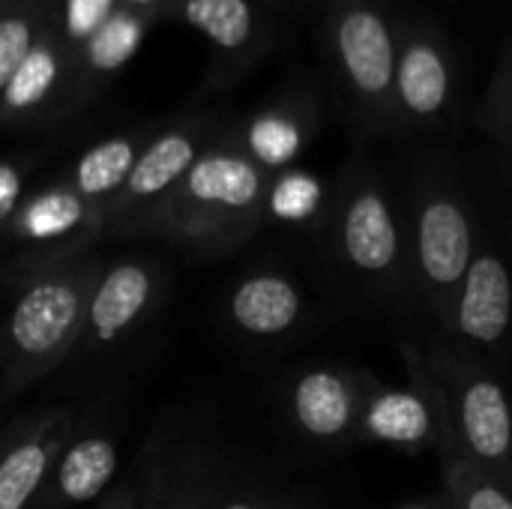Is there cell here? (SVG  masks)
I'll use <instances>...</instances> for the list:
<instances>
[{
  "label": "cell",
  "instance_id": "29",
  "mask_svg": "<svg viewBox=\"0 0 512 509\" xmlns=\"http://www.w3.org/2000/svg\"><path fill=\"white\" fill-rule=\"evenodd\" d=\"M204 509H276L258 498H246V495H222L216 501H204Z\"/></svg>",
  "mask_w": 512,
  "mask_h": 509
},
{
  "label": "cell",
  "instance_id": "28",
  "mask_svg": "<svg viewBox=\"0 0 512 509\" xmlns=\"http://www.w3.org/2000/svg\"><path fill=\"white\" fill-rule=\"evenodd\" d=\"M114 3H117V6L138 9V12H147V15H153V18L159 21V18H171L180 0H114Z\"/></svg>",
  "mask_w": 512,
  "mask_h": 509
},
{
  "label": "cell",
  "instance_id": "26",
  "mask_svg": "<svg viewBox=\"0 0 512 509\" xmlns=\"http://www.w3.org/2000/svg\"><path fill=\"white\" fill-rule=\"evenodd\" d=\"M114 9V0H60V33L66 54L72 57Z\"/></svg>",
  "mask_w": 512,
  "mask_h": 509
},
{
  "label": "cell",
  "instance_id": "8",
  "mask_svg": "<svg viewBox=\"0 0 512 509\" xmlns=\"http://www.w3.org/2000/svg\"><path fill=\"white\" fill-rule=\"evenodd\" d=\"M459 63L450 36L426 18L399 21L393 111L396 135L447 129L456 114Z\"/></svg>",
  "mask_w": 512,
  "mask_h": 509
},
{
  "label": "cell",
  "instance_id": "10",
  "mask_svg": "<svg viewBox=\"0 0 512 509\" xmlns=\"http://www.w3.org/2000/svg\"><path fill=\"white\" fill-rule=\"evenodd\" d=\"M0 237L33 249V264L69 261L105 237V216L57 180L24 195Z\"/></svg>",
  "mask_w": 512,
  "mask_h": 509
},
{
  "label": "cell",
  "instance_id": "5",
  "mask_svg": "<svg viewBox=\"0 0 512 509\" xmlns=\"http://www.w3.org/2000/svg\"><path fill=\"white\" fill-rule=\"evenodd\" d=\"M396 42L399 18L384 0H327V60L354 123L369 135H396Z\"/></svg>",
  "mask_w": 512,
  "mask_h": 509
},
{
  "label": "cell",
  "instance_id": "33",
  "mask_svg": "<svg viewBox=\"0 0 512 509\" xmlns=\"http://www.w3.org/2000/svg\"><path fill=\"white\" fill-rule=\"evenodd\" d=\"M3 6H6V0H0V12H3Z\"/></svg>",
  "mask_w": 512,
  "mask_h": 509
},
{
  "label": "cell",
  "instance_id": "15",
  "mask_svg": "<svg viewBox=\"0 0 512 509\" xmlns=\"http://www.w3.org/2000/svg\"><path fill=\"white\" fill-rule=\"evenodd\" d=\"M72 438V414L48 411L18 423L0 441V509H30Z\"/></svg>",
  "mask_w": 512,
  "mask_h": 509
},
{
  "label": "cell",
  "instance_id": "25",
  "mask_svg": "<svg viewBox=\"0 0 512 509\" xmlns=\"http://www.w3.org/2000/svg\"><path fill=\"white\" fill-rule=\"evenodd\" d=\"M321 210V183L300 171V168H285L273 174L270 195H267V216H279L288 222H303L312 219Z\"/></svg>",
  "mask_w": 512,
  "mask_h": 509
},
{
  "label": "cell",
  "instance_id": "3",
  "mask_svg": "<svg viewBox=\"0 0 512 509\" xmlns=\"http://www.w3.org/2000/svg\"><path fill=\"white\" fill-rule=\"evenodd\" d=\"M102 264L69 258L30 264L0 327V402L54 372L81 342L84 309Z\"/></svg>",
  "mask_w": 512,
  "mask_h": 509
},
{
  "label": "cell",
  "instance_id": "32",
  "mask_svg": "<svg viewBox=\"0 0 512 509\" xmlns=\"http://www.w3.org/2000/svg\"><path fill=\"white\" fill-rule=\"evenodd\" d=\"M261 3H267V6L273 9V6H285V3H291V0H261Z\"/></svg>",
  "mask_w": 512,
  "mask_h": 509
},
{
  "label": "cell",
  "instance_id": "24",
  "mask_svg": "<svg viewBox=\"0 0 512 509\" xmlns=\"http://www.w3.org/2000/svg\"><path fill=\"white\" fill-rule=\"evenodd\" d=\"M477 126L483 135H489L504 153L510 150L512 141V57L510 42L501 45L495 72L489 78V87L477 108Z\"/></svg>",
  "mask_w": 512,
  "mask_h": 509
},
{
  "label": "cell",
  "instance_id": "6",
  "mask_svg": "<svg viewBox=\"0 0 512 509\" xmlns=\"http://www.w3.org/2000/svg\"><path fill=\"white\" fill-rule=\"evenodd\" d=\"M432 378L441 456L459 453L510 483V405L498 378L462 345L423 354Z\"/></svg>",
  "mask_w": 512,
  "mask_h": 509
},
{
  "label": "cell",
  "instance_id": "21",
  "mask_svg": "<svg viewBox=\"0 0 512 509\" xmlns=\"http://www.w3.org/2000/svg\"><path fill=\"white\" fill-rule=\"evenodd\" d=\"M150 135H153V129H147V126L114 132V135L90 144L72 162L66 177H60V180L105 216L108 204L123 189V183H126V177H129V171H132V165H135V159H138V153Z\"/></svg>",
  "mask_w": 512,
  "mask_h": 509
},
{
  "label": "cell",
  "instance_id": "12",
  "mask_svg": "<svg viewBox=\"0 0 512 509\" xmlns=\"http://www.w3.org/2000/svg\"><path fill=\"white\" fill-rule=\"evenodd\" d=\"M69 54L60 33V12L42 27L27 57L0 90V129H27L66 114Z\"/></svg>",
  "mask_w": 512,
  "mask_h": 509
},
{
  "label": "cell",
  "instance_id": "4",
  "mask_svg": "<svg viewBox=\"0 0 512 509\" xmlns=\"http://www.w3.org/2000/svg\"><path fill=\"white\" fill-rule=\"evenodd\" d=\"M327 225L330 246L342 270L381 300L408 297L402 216L381 174L366 159H354L342 171Z\"/></svg>",
  "mask_w": 512,
  "mask_h": 509
},
{
  "label": "cell",
  "instance_id": "14",
  "mask_svg": "<svg viewBox=\"0 0 512 509\" xmlns=\"http://www.w3.org/2000/svg\"><path fill=\"white\" fill-rule=\"evenodd\" d=\"M510 300V273L501 255L477 243L474 258L456 291L447 333L456 336L462 348H501L510 330Z\"/></svg>",
  "mask_w": 512,
  "mask_h": 509
},
{
  "label": "cell",
  "instance_id": "11",
  "mask_svg": "<svg viewBox=\"0 0 512 509\" xmlns=\"http://www.w3.org/2000/svg\"><path fill=\"white\" fill-rule=\"evenodd\" d=\"M405 369L411 390H390L375 378L366 387L354 438L396 444L405 450H423L438 444V417H435V393L432 378L423 363V351L405 345Z\"/></svg>",
  "mask_w": 512,
  "mask_h": 509
},
{
  "label": "cell",
  "instance_id": "2",
  "mask_svg": "<svg viewBox=\"0 0 512 509\" xmlns=\"http://www.w3.org/2000/svg\"><path fill=\"white\" fill-rule=\"evenodd\" d=\"M408 258V297L447 333L450 309L477 249L468 192L450 156H426L399 210Z\"/></svg>",
  "mask_w": 512,
  "mask_h": 509
},
{
  "label": "cell",
  "instance_id": "17",
  "mask_svg": "<svg viewBox=\"0 0 512 509\" xmlns=\"http://www.w3.org/2000/svg\"><path fill=\"white\" fill-rule=\"evenodd\" d=\"M372 375L321 366L294 378L288 402L294 423L315 441H348L354 438L357 414Z\"/></svg>",
  "mask_w": 512,
  "mask_h": 509
},
{
  "label": "cell",
  "instance_id": "9",
  "mask_svg": "<svg viewBox=\"0 0 512 509\" xmlns=\"http://www.w3.org/2000/svg\"><path fill=\"white\" fill-rule=\"evenodd\" d=\"M171 18L195 27L210 45L204 90L234 87L276 48V21L261 0H180Z\"/></svg>",
  "mask_w": 512,
  "mask_h": 509
},
{
  "label": "cell",
  "instance_id": "27",
  "mask_svg": "<svg viewBox=\"0 0 512 509\" xmlns=\"http://www.w3.org/2000/svg\"><path fill=\"white\" fill-rule=\"evenodd\" d=\"M24 201V168L12 159H0V231L9 225Z\"/></svg>",
  "mask_w": 512,
  "mask_h": 509
},
{
  "label": "cell",
  "instance_id": "19",
  "mask_svg": "<svg viewBox=\"0 0 512 509\" xmlns=\"http://www.w3.org/2000/svg\"><path fill=\"white\" fill-rule=\"evenodd\" d=\"M306 312L303 291L285 273L261 270L243 276L228 297V321L252 339H276L300 324Z\"/></svg>",
  "mask_w": 512,
  "mask_h": 509
},
{
  "label": "cell",
  "instance_id": "1",
  "mask_svg": "<svg viewBox=\"0 0 512 509\" xmlns=\"http://www.w3.org/2000/svg\"><path fill=\"white\" fill-rule=\"evenodd\" d=\"M270 183L273 174L225 129L159 207L147 234L168 237L204 255L231 252L267 219Z\"/></svg>",
  "mask_w": 512,
  "mask_h": 509
},
{
  "label": "cell",
  "instance_id": "13",
  "mask_svg": "<svg viewBox=\"0 0 512 509\" xmlns=\"http://www.w3.org/2000/svg\"><path fill=\"white\" fill-rule=\"evenodd\" d=\"M159 291V270L147 258H123L102 267L84 309L78 348L99 351L132 333L150 312Z\"/></svg>",
  "mask_w": 512,
  "mask_h": 509
},
{
  "label": "cell",
  "instance_id": "22",
  "mask_svg": "<svg viewBox=\"0 0 512 509\" xmlns=\"http://www.w3.org/2000/svg\"><path fill=\"white\" fill-rule=\"evenodd\" d=\"M57 12L60 0H6L0 12V90Z\"/></svg>",
  "mask_w": 512,
  "mask_h": 509
},
{
  "label": "cell",
  "instance_id": "20",
  "mask_svg": "<svg viewBox=\"0 0 512 509\" xmlns=\"http://www.w3.org/2000/svg\"><path fill=\"white\" fill-rule=\"evenodd\" d=\"M117 447L105 435H72L42 489V509H72L96 501L114 480Z\"/></svg>",
  "mask_w": 512,
  "mask_h": 509
},
{
  "label": "cell",
  "instance_id": "7",
  "mask_svg": "<svg viewBox=\"0 0 512 509\" xmlns=\"http://www.w3.org/2000/svg\"><path fill=\"white\" fill-rule=\"evenodd\" d=\"M219 138L213 117H183L153 129L123 189L105 210V237H144L195 159Z\"/></svg>",
  "mask_w": 512,
  "mask_h": 509
},
{
  "label": "cell",
  "instance_id": "23",
  "mask_svg": "<svg viewBox=\"0 0 512 509\" xmlns=\"http://www.w3.org/2000/svg\"><path fill=\"white\" fill-rule=\"evenodd\" d=\"M444 459V509H512L510 483L459 453Z\"/></svg>",
  "mask_w": 512,
  "mask_h": 509
},
{
  "label": "cell",
  "instance_id": "30",
  "mask_svg": "<svg viewBox=\"0 0 512 509\" xmlns=\"http://www.w3.org/2000/svg\"><path fill=\"white\" fill-rule=\"evenodd\" d=\"M99 509H141L138 507V498H135V492L129 489V486H123V489H114Z\"/></svg>",
  "mask_w": 512,
  "mask_h": 509
},
{
  "label": "cell",
  "instance_id": "31",
  "mask_svg": "<svg viewBox=\"0 0 512 509\" xmlns=\"http://www.w3.org/2000/svg\"><path fill=\"white\" fill-rule=\"evenodd\" d=\"M165 509H204V498L198 501V498H192V495H177V498L168 501V507Z\"/></svg>",
  "mask_w": 512,
  "mask_h": 509
},
{
  "label": "cell",
  "instance_id": "18",
  "mask_svg": "<svg viewBox=\"0 0 512 509\" xmlns=\"http://www.w3.org/2000/svg\"><path fill=\"white\" fill-rule=\"evenodd\" d=\"M318 129V105L309 93L291 90L267 105H261L252 117L240 120L228 132L234 141L270 174L291 168Z\"/></svg>",
  "mask_w": 512,
  "mask_h": 509
},
{
  "label": "cell",
  "instance_id": "16",
  "mask_svg": "<svg viewBox=\"0 0 512 509\" xmlns=\"http://www.w3.org/2000/svg\"><path fill=\"white\" fill-rule=\"evenodd\" d=\"M156 24L153 15L117 6L90 36L87 42L69 57V93H66V114L93 102L135 57L138 45L144 42L147 30Z\"/></svg>",
  "mask_w": 512,
  "mask_h": 509
}]
</instances>
